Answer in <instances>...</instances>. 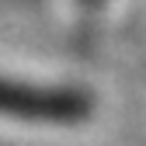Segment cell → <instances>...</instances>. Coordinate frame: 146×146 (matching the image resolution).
I'll use <instances>...</instances> for the list:
<instances>
[{"instance_id": "cell-1", "label": "cell", "mask_w": 146, "mask_h": 146, "mask_svg": "<svg viewBox=\"0 0 146 146\" xmlns=\"http://www.w3.org/2000/svg\"><path fill=\"white\" fill-rule=\"evenodd\" d=\"M0 115L28 122H80L90 115V101L77 90H42L0 80Z\"/></svg>"}]
</instances>
